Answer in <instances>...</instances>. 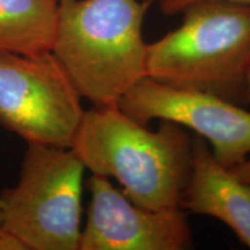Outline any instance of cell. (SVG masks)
<instances>
[{"mask_svg": "<svg viewBox=\"0 0 250 250\" xmlns=\"http://www.w3.org/2000/svg\"><path fill=\"white\" fill-rule=\"evenodd\" d=\"M192 138L174 122L160 121L151 131L118 105H93L83 112L71 148L92 174L116 180L134 204L166 210L181 208Z\"/></svg>", "mask_w": 250, "mask_h": 250, "instance_id": "1", "label": "cell"}, {"mask_svg": "<svg viewBox=\"0 0 250 250\" xmlns=\"http://www.w3.org/2000/svg\"><path fill=\"white\" fill-rule=\"evenodd\" d=\"M182 23L148 43L146 73L159 83L247 105L250 5L196 2Z\"/></svg>", "mask_w": 250, "mask_h": 250, "instance_id": "3", "label": "cell"}, {"mask_svg": "<svg viewBox=\"0 0 250 250\" xmlns=\"http://www.w3.org/2000/svg\"><path fill=\"white\" fill-rule=\"evenodd\" d=\"M90 202L79 250H187L193 235L183 208L153 210L131 202L107 176L87 180Z\"/></svg>", "mask_w": 250, "mask_h": 250, "instance_id": "7", "label": "cell"}, {"mask_svg": "<svg viewBox=\"0 0 250 250\" xmlns=\"http://www.w3.org/2000/svg\"><path fill=\"white\" fill-rule=\"evenodd\" d=\"M86 167L72 148L28 144L17 186L1 202V229L26 250H79Z\"/></svg>", "mask_w": 250, "mask_h": 250, "instance_id": "4", "label": "cell"}, {"mask_svg": "<svg viewBox=\"0 0 250 250\" xmlns=\"http://www.w3.org/2000/svg\"><path fill=\"white\" fill-rule=\"evenodd\" d=\"M230 170H232L240 180L250 186V156L248 159H246L245 161L241 162V164L230 168Z\"/></svg>", "mask_w": 250, "mask_h": 250, "instance_id": "12", "label": "cell"}, {"mask_svg": "<svg viewBox=\"0 0 250 250\" xmlns=\"http://www.w3.org/2000/svg\"><path fill=\"white\" fill-rule=\"evenodd\" d=\"M202 1H225L232 4L250 5V0H156L159 9L165 15H176L180 14L188 6Z\"/></svg>", "mask_w": 250, "mask_h": 250, "instance_id": "10", "label": "cell"}, {"mask_svg": "<svg viewBox=\"0 0 250 250\" xmlns=\"http://www.w3.org/2000/svg\"><path fill=\"white\" fill-rule=\"evenodd\" d=\"M85 109L51 51H0V123L28 144L71 148Z\"/></svg>", "mask_w": 250, "mask_h": 250, "instance_id": "5", "label": "cell"}, {"mask_svg": "<svg viewBox=\"0 0 250 250\" xmlns=\"http://www.w3.org/2000/svg\"><path fill=\"white\" fill-rule=\"evenodd\" d=\"M1 220H2V215H1V202H0V228H1Z\"/></svg>", "mask_w": 250, "mask_h": 250, "instance_id": "14", "label": "cell"}, {"mask_svg": "<svg viewBox=\"0 0 250 250\" xmlns=\"http://www.w3.org/2000/svg\"><path fill=\"white\" fill-rule=\"evenodd\" d=\"M59 1H61V0H59Z\"/></svg>", "mask_w": 250, "mask_h": 250, "instance_id": "15", "label": "cell"}, {"mask_svg": "<svg viewBox=\"0 0 250 250\" xmlns=\"http://www.w3.org/2000/svg\"><path fill=\"white\" fill-rule=\"evenodd\" d=\"M59 0H0V51H51Z\"/></svg>", "mask_w": 250, "mask_h": 250, "instance_id": "9", "label": "cell"}, {"mask_svg": "<svg viewBox=\"0 0 250 250\" xmlns=\"http://www.w3.org/2000/svg\"><path fill=\"white\" fill-rule=\"evenodd\" d=\"M181 208L221 221L250 249V186L221 165L208 142L197 134Z\"/></svg>", "mask_w": 250, "mask_h": 250, "instance_id": "8", "label": "cell"}, {"mask_svg": "<svg viewBox=\"0 0 250 250\" xmlns=\"http://www.w3.org/2000/svg\"><path fill=\"white\" fill-rule=\"evenodd\" d=\"M118 107L144 125L155 120L170 121L192 130L227 168L250 156V111L243 105L145 77L121 99Z\"/></svg>", "mask_w": 250, "mask_h": 250, "instance_id": "6", "label": "cell"}, {"mask_svg": "<svg viewBox=\"0 0 250 250\" xmlns=\"http://www.w3.org/2000/svg\"><path fill=\"white\" fill-rule=\"evenodd\" d=\"M149 0H61L51 52L81 99L118 105L147 77L143 26Z\"/></svg>", "mask_w": 250, "mask_h": 250, "instance_id": "2", "label": "cell"}, {"mask_svg": "<svg viewBox=\"0 0 250 250\" xmlns=\"http://www.w3.org/2000/svg\"><path fill=\"white\" fill-rule=\"evenodd\" d=\"M0 250H26V248L17 236L0 228Z\"/></svg>", "mask_w": 250, "mask_h": 250, "instance_id": "11", "label": "cell"}, {"mask_svg": "<svg viewBox=\"0 0 250 250\" xmlns=\"http://www.w3.org/2000/svg\"><path fill=\"white\" fill-rule=\"evenodd\" d=\"M250 104V72L248 77V87H247V105Z\"/></svg>", "mask_w": 250, "mask_h": 250, "instance_id": "13", "label": "cell"}]
</instances>
